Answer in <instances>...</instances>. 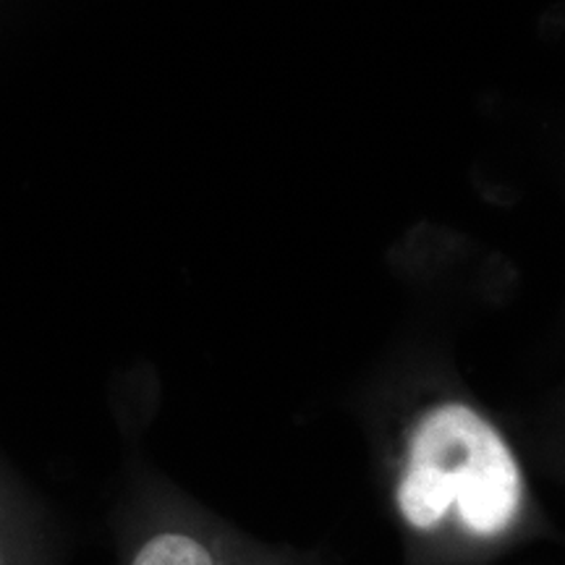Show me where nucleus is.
Wrapping results in <instances>:
<instances>
[{"label": "nucleus", "mask_w": 565, "mask_h": 565, "mask_svg": "<svg viewBox=\"0 0 565 565\" xmlns=\"http://www.w3.org/2000/svg\"><path fill=\"white\" fill-rule=\"evenodd\" d=\"M124 565H228V561L207 529L179 515H160L147 521L145 532L129 542Z\"/></svg>", "instance_id": "obj_3"}, {"label": "nucleus", "mask_w": 565, "mask_h": 565, "mask_svg": "<svg viewBox=\"0 0 565 565\" xmlns=\"http://www.w3.org/2000/svg\"><path fill=\"white\" fill-rule=\"evenodd\" d=\"M524 503V477L503 435L461 401L429 406L408 429L395 505L419 532H433L450 511L466 532L500 536Z\"/></svg>", "instance_id": "obj_1"}, {"label": "nucleus", "mask_w": 565, "mask_h": 565, "mask_svg": "<svg viewBox=\"0 0 565 565\" xmlns=\"http://www.w3.org/2000/svg\"><path fill=\"white\" fill-rule=\"evenodd\" d=\"M0 565H63L45 500L0 456Z\"/></svg>", "instance_id": "obj_2"}]
</instances>
